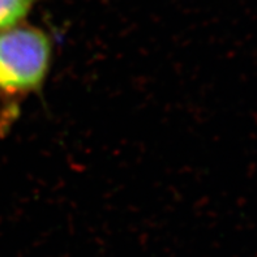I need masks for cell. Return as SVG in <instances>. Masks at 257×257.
<instances>
[{
	"mask_svg": "<svg viewBox=\"0 0 257 257\" xmlns=\"http://www.w3.org/2000/svg\"><path fill=\"white\" fill-rule=\"evenodd\" d=\"M55 58V41L41 26L23 25L0 32V102L10 120L20 103L41 97Z\"/></svg>",
	"mask_w": 257,
	"mask_h": 257,
	"instance_id": "obj_1",
	"label": "cell"
},
{
	"mask_svg": "<svg viewBox=\"0 0 257 257\" xmlns=\"http://www.w3.org/2000/svg\"><path fill=\"white\" fill-rule=\"evenodd\" d=\"M42 0H0V32L25 24Z\"/></svg>",
	"mask_w": 257,
	"mask_h": 257,
	"instance_id": "obj_2",
	"label": "cell"
}]
</instances>
